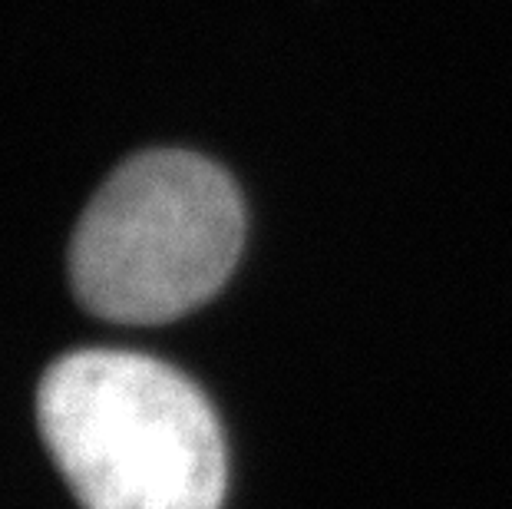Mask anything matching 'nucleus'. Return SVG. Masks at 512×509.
I'll return each instance as SVG.
<instances>
[{
	"label": "nucleus",
	"mask_w": 512,
	"mask_h": 509,
	"mask_svg": "<svg viewBox=\"0 0 512 509\" xmlns=\"http://www.w3.org/2000/svg\"><path fill=\"white\" fill-rule=\"evenodd\" d=\"M40 437L83 509H222L219 417L189 377L133 351H76L43 374Z\"/></svg>",
	"instance_id": "nucleus-1"
},
{
	"label": "nucleus",
	"mask_w": 512,
	"mask_h": 509,
	"mask_svg": "<svg viewBox=\"0 0 512 509\" xmlns=\"http://www.w3.org/2000/svg\"><path fill=\"white\" fill-rule=\"evenodd\" d=\"M245 205L205 156L152 149L123 162L70 242V285L96 318L162 324L205 305L242 255Z\"/></svg>",
	"instance_id": "nucleus-2"
}]
</instances>
